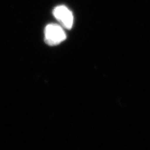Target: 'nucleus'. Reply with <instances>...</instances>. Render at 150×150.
<instances>
[{
    "mask_svg": "<svg viewBox=\"0 0 150 150\" xmlns=\"http://www.w3.org/2000/svg\"><path fill=\"white\" fill-rule=\"evenodd\" d=\"M65 39V32L61 25L57 24H49L45 27V41L48 45H57Z\"/></svg>",
    "mask_w": 150,
    "mask_h": 150,
    "instance_id": "obj_1",
    "label": "nucleus"
},
{
    "mask_svg": "<svg viewBox=\"0 0 150 150\" xmlns=\"http://www.w3.org/2000/svg\"><path fill=\"white\" fill-rule=\"evenodd\" d=\"M53 15L62 28L71 29L74 24V16L65 6H58L53 10Z\"/></svg>",
    "mask_w": 150,
    "mask_h": 150,
    "instance_id": "obj_2",
    "label": "nucleus"
}]
</instances>
